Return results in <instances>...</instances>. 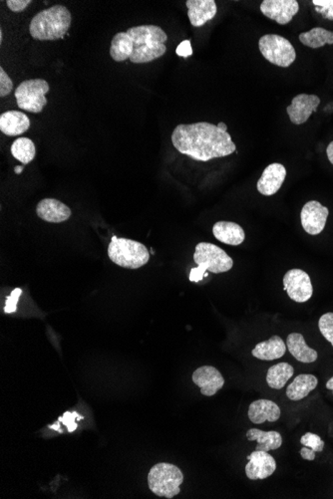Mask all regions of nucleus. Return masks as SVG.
Wrapping results in <instances>:
<instances>
[{"label": "nucleus", "mask_w": 333, "mask_h": 499, "mask_svg": "<svg viewBox=\"0 0 333 499\" xmlns=\"http://www.w3.org/2000/svg\"><path fill=\"white\" fill-rule=\"evenodd\" d=\"M287 346L289 353L299 362L314 363L319 357V354L315 350L307 346L304 337L299 333H292L287 336Z\"/></svg>", "instance_id": "nucleus-22"}, {"label": "nucleus", "mask_w": 333, "mask_h": 499, "mask_svg": "<svg viewBox=\"0 0 333 499\" xmlns=\"http://www.w3.org/2000/svg\"><path fill=\"white\" fill-rule=\"evenodd\" d=\"M319 385V380L314 375L302 374L294 378V382L287 387V395L291 400L304 399Z\"/></svg>", "instance_id": "nucleus-23"}, {"label": "nucleus", "mask_w": 333, "mask_h": 499, "mask_svg": "<svg viewBox=\"0 0 333 499\" xmlns=\"http://www.w3.org/2000/svg\"><path fill=\"white\" fill-rule=\"evenodd\" d=\"M213 233L219 241L229 246H239L246 239V233L241 226L232 221H218L214 224Z\"/></svg>", "instance_id": "nucleus-20"}, {"label": "nucleus", "mask_w": 333, "mask_h": 499, "mask_svg": "<svg viewBox=\"0 0 333 499\" xmlns=\"http://www.w3.org/2000/svg\"><path fill=\"white\" fill-rule=\"evenodd\" d=\"M30 4H32L31 0H7L6 1L7 7L12 12H16V14L24 11L29 6Z\"/></svg>", "instance_id": "nucleus-34"}, {"label": "nucleus", "mask_w": 333, "mask_h": 499, "mask_svg": "<svg viewBox=\"0 0 333 499\" xmlns=\"http://www.w3.org/2000/svg\"><path fill=\"white\" fill-rule=\"evenodd\" d=\"M299 41L305 46L314 48V49L324 46L325 44L332 45L333 32L322 27H315L309 31L299 34Z\"/></svg>", "instance_id": "nucleus-27"}, {"label": "nucleus", "mask_w": 333, "mask_h": 499, "mask_svg": "<svg viewBox=\"0 0 333 499\" xmlns=\"http://www.w3.org/2000/svg\"><path fill=\"white\" fill-rule=\"evenodd\" d=\"M247 438L249 442L257 440V450H264L269 453V450H277L282 447V438L281 433L274 432H264L259 428H251L247 433Z\"/></svg>", "instance_id": "nucleus-24"}, {"label": "nucleus", "mask_w": 333, "mask_h": 499, "mask_svg": "<svg viewBox=\"0 0 333 499\" xmlns=\"http://www.w3.org/2000/svg\"><path fill=\"white\" fill-rule=\"evenodd\" d=\"M300 443L304 447L312 448L315 453H320L324 450V442L320 438L319 435L312 433H307L300 438Z\"/></svg>", "instance_id": "nucleus-30"}, {"label": "nucleus", "mask_w": 333, "mask_h": 499, "mask_svg": "<svg viewBox=\"0 0 333 499\" xmlns=\"http://www.w3.org/2000/svg\"><path fill=\"white\" fill-rule=\"evenodd\" d=\"M319 327L322 336L332 345L333 347V313H325L320 317Z\"/></svg>", "instance_id": "nucleus-29"}, {"label": "nucleus", "mask_w": 333, "mask_h": 499, "mask_svg": "<svg viewBox=\"0 0 333 499\" xmlns=\"http://www.w3.org/2000/svg\"><path fill=\"white\" fill-rule=\"evenodd\" d=\"M134 50L133 40L127 32H119L113 37L111 42L110 56L116 62L130 59Z\"/></svg>", "instance_id": "nucleus-25"}, {"label": "nucleus", "mask_w": 333, "mask_h": 499, "mask_svg": "<svg viewBox=\"0 0 333 499\" xmlns=\"http://www.w3.org/2000/svg\"><path fill=\"white\" fill-rule=\"evenodd\" d=\"M217 126H218V127L221 128V130L224 131V132H227V131H228V127H227V125L224 124V123L223 122L219 123V124Z\"/></svg>", "instance_id": "nucleus-40"}, {"label": "nucleus", "mask_w": 333, "mask_h": 499, "mask_svg": "<svg viewBox=\"0 0 333 499\" xmlns=\"http://www.w3.org/2000/svg\"><path fill=\"white\" fill-rule=\"evenodd\" d=\"M36 213L42 221L51 223H61L71 216V209L55 198H44L36 206Z\"/></svg>", "instance_id": "nucleus-16"}, {"label": "nucleus", "mask_w": 333, "mask_h": 499, "mask_svg": "<svg viewBox=\"0 0 333 499\" xmlns=\"http://www.w3.org/2000/svg\"><path fill=\"white\" fill-rule=\"evenodd\" d=\"M294 374V367L289 363H279L269 368L267 374V383L272 389L281 390Z\"/></svg>", "instance_id": "nucleus-26"}, {"label": "nucleus", "mask_w": 333, "mask_h": 499, "mask_svg": "<svg viewBox=\"0 0 333 499\" xmlns=\"http://www.w3.org/2000/svg\"><path fill=\"white\" fill-rule=\"evenodd\" d=\"M21 293L22 291L20 288L14 289V291L11 292L6 302H5L4 311L6 312V313H14V312L16 311L17 302H19Z\"/></svg>", "instance_id": "nucleus-33"}, {"label": "nucleus", "mask_w": 333, "mask_h": 499, "mask_svg": "<svg viewBox=\"0 0 333 499\" xmlns=\"http://www.w3.org/2000/svg\"><path fill=\"white\" fill-rule=\"evenodd\" d=\"M12 156L24 165L31 163L36 155L34 143L29 138H19L11 146Z\"/></svg>", "instance_id": "nucleus-28"}, {"label": "nucleus", "mask_w": 333, "mask_h": 499, "mask_svg": "<svg viewBox=\"0 0 333 499\" xmlns=\"http://www.w3.org/2000/svg\"><path fill=\"white\" fill-rule=\"evenodd\" d=\"M327 388L329 390H332L333 392V377L330 378L329 382L327 383Z\"/></svg>", "instance_id": "nucleus-38"}, {"label": "nucleus", "mask_w": 333, "mask_h": 499, "mask_svg": "<svg viewBox=\"0 0 333 499\" xmlns=\"http://www.w3.org/2000/svg\"><path fill=\"white\" fill-rule=\"evenodd\" d=\"M247 458L246 475L249 480H266L277 470L276 460L264 450H254Z\"/></svg>", "instance_id": "nucleus-12"}, {"label": "nucleus", "mask_w": 333, "mask_h": 499, "mask_svg": "<svg viewBox=\"0 0 333 499\" xmlns=\"http://www.w3.org/2000/svg\"><path fill=\"white\" fill-rule=\"evenodd\" d=\"M188 17L194 27H201L214 19L218 12L214 0H188Z\"/></svg>", "instance_id": "nucleus-17"}, {"label": "nucleus", "mask_w": 333, "mask_h": 499, "mask_svg": "<svg viewBox=\"0 0 333 499\" xmlns=\"http://www.w3.org/2000/svg\"><path fill=\"white\" fill-rule=\"evenodd\" d=\"M329 208H325L317 201H310L305 203L300 213L302 226L310 236L322 233L329 218Z\"/></svg>", "instance_id": "nucleus-10"}, {"label": "nucleus", "mask_w": 333, "mask_h": 499, "mask_svg": "<svg viewBox=\"0 0 333 499\" xmlns=\"http://www.w3.org/2000/svg\"><path fill=\"white\" fill-rule=\"evenodd\" d=\"M299 10L297 0H264L261 4L262 14L281 25L289 24Z\"/></svg>", "instance_id": "nucleus-11"}, {"label": "nucleus", "mask_w": 333, "mask_h": 499, "mask_svg": "<svg viewBox=\"0 0 333 499\" xmlns=\"http://www.w3.org/2000/svg\"><path fill=\"white\" fill-rule=\"evenodd\" d=\"M319 104V96L299 94L292 99V104L287 108V112L292 123L302 125L309 119L312 113L317 112Z\"/></svg>", "instance_id": "nucleus-13"}, {"label": "nucleus", "mask_w": 333, "mask_h": 499, "mask_svg": "<svg viewBox=\"0 0 333 499\" xmlns=\"http://www.w3.org/2000/svg\"><path fill=\"white\" fill-rule=\"evenodd\" d=\"M259 51L267 61L279 67L291 66L297 53L291 42L277 34L264 35L259 41Z\"/></svg>", "instance_id": "nucleus-8"}, {"label": "nucleus", "mask_w": 333, "mask_h": 499, "mask_svg": "<svg viewBox=\"0 0 333 499\" xmlns=\"http://www.w3.org/2000/svg\"><path fill=\"white\" fill-rule=\"evenodd\" d=\"M29 116L19 111L10 110L0 116V131L9 137H16L29 130Z\"/></svg>", "instance_id": "nucleus-18"}, {"label": "nucleus", "mask_w": 333, "mask_h": 499, "mask_svg": "<svg viewBox=\"0 0 333 499\" xmlns=\"http://www.w3.org/2000/svg\"><path fill=\"white\" fill-rule=\"evenodd\" d=\"M286 343L281 337L272 336L267 341L259 343L252 350V356L262 361H274L286 354Z\"/></svg>", "instance_id": "nucleus-21"}, {"label": "nucleus", "mask_w": 333, "mask_h": 499, "mask_svg": "<svg viewBox=\"0 0 333 499\" xmlns=\"http://www.w3.org/2000/svg\"><path fill=\"white\" fill-rule=\"evenodd\" d=\"M2 39H4V34H2V30H0V43H2Z\"/></svg>", "instance_id": "nucleus-41"}, {"label": "nucleus", "mask_w": 333, "mask_h": 499, "mask_svg": "<svg viewBox=\"0 0 333 499\" xmlns=\"http://www.w3.org/2000/svg\"><path fill=\"white\" fill-rule=\"evenodd\" d=\"M327 158H329V162L333 165V141L329 143V147L327 148Z\"/></svg>", "instance_id": "nucleus-37"}, {"label": "nucleus", "mask_w": 333, "mask_h": 499, "mask_svg": "<svg viewBox=\"0 0 333 499\" xmlns=\"http://www.w3.org/2000/svg\"><path fill=\"white\" fill-rule=\"evenodd\" d=\"M249 418L252 423L261 425L264 422L274 423L281 418V409L276 403L269 400H257L249 408Z\"/></svg>", "instance_id": "nucleus-19"}, {"label": "nucleus", "mask_w": 333, "mask_h": 499, "mask_svg": "<svg viewBox=\"0 0 333 499\" xmlns=\"http://www.w3.org/2000/svg\"><path fill=\"white\" fill-rule=\"evenodd\" d=\"M12 90H14V82L4 71V68L0 67V97H6Z\"/></svg>", "instance_id": "nucleus-32"}, {"label": "nucleus", "mask_w": 333, "mask_h": 499, "mask_svg": "<svg viewBox=\"0 0 333 499\" xmlns=\"http://www.w3.org/2000/svg\"><path fill=\"white\" fill-rule=\"evenodd\" d=\"M184 475L178 466L161 463L154 465L148 475V485L160 498H173L180 493Z\"/></svg>", "instance_id": "nucleus-6"}, {"label": "nucleus", "mask_w": 333, "mask_h": 499, "mask_svg": "<svg viewBox=\"0 0 333 499\" xmlns=\"http://www.w3.org/2000/svg\"><path fill=\"white\" fill-rule=\"evenodd\" d=\"M194 261L198 267L190 272L189 278L193 282L201 281L204 277L208 276L207 271L214 274L224 273L231 271L234 266L233 259L224 249L209 243L197 244Z\"/></svg>", "instance_id": "nucleus-4"}, {"label": "nucleus", "mask_w": 333, "mask_h": 499, "mask_svg": "<svg viewBox=\"0 0 333 499\" xmlns=\"http://www.w3.org/2000/svg\"><path fill=\"white\" fill-rule=\"evenodd\" d=\"M49 90L46 80L30 79L20 83L14 92L17 106L26 112L39 114L47 105L46 94Z\"/></svg>", "instance_id": "nucleus-7"}, {"label": "nucleus", "mask_w": 333, "mask_h": 499, "mask_svg": "<svg viewBox=\"0 0 333 499\" xmlns=\"http://www.w3.org/2000/svg\"><path fill=\"white\" fill-rule=\"evenodd\" d=\"M172 143L182 155L199 162L227 157L237 150L228 132L208 122L177 126L172 133Z\"/></svg>", "instance_id": "nucleus-1"}, {"label": "nucleus", "mask_w": 333, "mask_h": 499, "mask_svg": "<svg viewBox=\"0 0 333 499\" xmlns=\"http://www.w3.org/2000/svg\"><path fill=\"white\" fill-rule=\"evenodd\" d=\"M300 455H302V458H304V460H314L315 458V453L314 450H312V448L304 447L302 448V450H300Z\"/></svg>", "instance_id": "nucleus-36"}, {"label": "nucleus", "mask_w": 333, "mask_h": 499, "mask_svg": "<svg viewBox=\"0 0 333 499\" xmlns=\"http://www.w3.org/2000/svg\"><path fill=\"white\" fill-rule=\"evenodd\" d=\"M108 256L118 266L138 269L150 261V252L144 244L132 239L113 236L108 246Z\"/></svg>", "instance_id": "nucleus-5"}, {"label": "nucleus", "mask_w": 333, "mask_h": 499, "mask_svg": "<svg viewBox=\"0 0 333 499\" xmlns=\"http://www.w3.org/2000/svg\"><path fill=\"white\" fill-rule=\"evenodd\" d=\"M22 171H24V166H15L14 171H15V173H17V175H19V173H21Z\"/></svg>", "instance_id": "nucleus-39"}, {"label": "nucleus", "mask_w": 333, "mask_h": 499, "mask_svg": "<svg viewBox=\"0 0 333 499\" xmlns=\"http://www.w3.org/2000/svg\"><path fill=\"white\" fill-rule=\"evenodd\" d=\"M193 382L201 389V393L207 397H212L218 393L224 385V379L219 370L212 366H203L197 369L193 374Z\"/></svg>", "instance_id": "nucleus-15"}, {"label": "nucleus", "mask_w": 333, "mask_h": 499, "mask_svg": "<svg viewBox=\"0 0 333 499\" xmlns=\"http://www.w3.org/2000/svg\"><path fill=\"white\" fill-rule=\"evenodd\" d=\"M71 12L64 5H53L39 12L29 24L32 39L39 41H54L66 35L71 26Z\"/></svg>", "instance_id": "nucleus-3"}, {"label": "nucleus", "mask_w": 333, "mask_h": 499, "mask_svg": "<svg viewBox=\"0 0 333 499\" xmlns=\"http://www.w3.org/2000/svg\"><path fill=\"white\" fill-rule=\"evenodd\" d=\"M284 286L289 298L297 303L309 301L314 293L309 274L299 268L291 269L284 274Z\"/></svg>", "instance_id": "nucleus-9"}, {"label": "nucleus", "mask_w": 333, "mask_h": 499, "mask_svg": "<svg viewBox=\"0 0 333 499\" xmlns=\"http://www.w3.org/2000/svg\"><path fill=\"white\" fill-rule=\"evenodd\" d=\"M176 53L178 56L188 58L193 54V49H192L190 40H185V41L181 42L180 44L177 47Z\"/></svg>", "instance_id": "nucleus-35"}, {"label": "nucleus", "mask_w": 333, "mask_h": 499, "mask_svg": "<svg viewBox=\"0 0 333 499\" xmlns=\"http://www.w3.org/2000/svg\"><path fill=\"white\" fill-rule=\"evenodd\" d=\"M133 40L134 50L130 61L134 64H145L162 57L166 51L165 43L168 35L156 25H140L127 30Z\"/></svg>", "instance_id": "nucleus-2"}, {"label": "nucleus", "mask_w": 333, "mask_h": 499, "mask_svg": "<svg viewBox=\"0 0 333 499\" xmlns=\"http://www.w3.org/2000/svg\"><path fill=\"white\" fill-rule=\"evenodd\" d=\"M312 4L317 6V12L324 19L333 20V0H314Z\"/></svg>", "instance_id": "nucleus-31"}, {"label": "nucleus", "mask_w": 333, "mask_h": 499, "mask_svg": "<svg viewBox=\"0 0 333 499\" xmlns=\"http://www.w3.org/2000/svg\"><path fill=\"white\" fill-rule=\"evenodd\" d=\"M287 170L284 165L274 163L267 166L261 178L257 181V191L262 196H271L276 195L281 190L282 183L286 181Z\"/></svg>", "instance_id": "nucleus-14"}]
</instances>
